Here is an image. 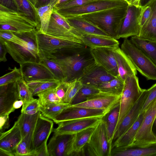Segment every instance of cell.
<instances>
[{
	"label": "cell",
	"mask_w": 156,
	"mask_h": 156,
	"mask_svg": "<svg viewBox=\"0 0 156 156\" xmlns=\"http://www.w3.org/2000/svg\"><path fill=\"white\" fill-rule=\"evenodd\" d=\"M19 99L25 104L34 100L33 96L30 90L27 82L23 78L16 81Z\"/></svg>",
	"instance_id": "obj_43"
},
{
	"label": "cell",
	"mask_w": 156,
	"mask_h": 156,
	"mask_svg": "<svg viewBox=\"0 0 156 156\" xmlns=\"http://www.w3.org/2000/svg\"><path fill=\"white\" fill-rule=\"evenodd\" d=\"M71 0H58V1L54 7L60 6Z\"/></svg>",
	"instance_id": "obj_62"
},
{
	"label": "cell",
	"mask_w": 156,
	"mask_h": 156,
	"mask_svg": "<svg viewBox=\"0 0 156 156\" xmlns=\"http://www.w3.org/2000/svg\"><path fill=\"white\" fill-rule=\"evenodd\" d=\"M96 126L86 129L76 134L73 145L74 153L83 151V148L89 141Z\"/></svg>",
	"instance_id": "obj_35"
},
{
	"label": "cell",
	"mask_w": 156,
	"mask_h": 156,
	"mask_svg": "<svg viewBox=\"0 0 156 156\" xmlns=\"http://www.w3.org/2000/svg\"><path fill=\"white\" fill-rule=\"evenodd\" d=\"M121 95L100 91L89 97L85 101L82 103L70 105L103 110L108 113L120 101Z\"/></svg>",
	"instance_id": "obj_13"
},
{
	"label": "cell",
	"mask_w": 156,
	"mask_h": 156,
	"mask_svg": "<svg viewBox=\"0 0 156 156\" xmlns=\"http://www.w3.org/2000/svg\"><path fill=\"white\" fill-rule=\"evenodd\" d=\"M152 9L151 16L145 23L141 27L139 37L150 41H156V0L149 5Z\"/></svg>",
	"instance_id": "obj_29"
},
{
	"label": "cell",
	"mask_w": 156,
	"mask_h": 156,
	"mask_svg": "<svg viewBox=\"0 0 156 156\" xmlns=\"http://www.w3.org/2000/svg\"><path fill=\"white\" fill-rule=\"evenodd\" d=\"M47 142H45L33 153V156H49Z\"/></svg>",
	"instance_id": "obj_54"
},
{
	"label": "cell",
	"mask_w": 156,
	"mask_h": 156,
	"mask_svg": "<svg viewBox=\"0 0 156 156\" xmlns=\"http://www.w3.org/2000/svg\"><path fill=\"white\" fill-rule=\"evenodd\" d=\"M143 90L140 87L136 75L129 76L126 79L121 95L119 117L114 134L123 119L140 97Z\"/></svg>",
	"instance_id": "obj_5"
},
{
	"label": "cell",
	"mask_w": 156,
	"mask_h": 156,
	"mask_svg": "<svg viewBox=\"0 0 156 156\" xmlns=\"http://www.w3.org/2000/svg\"><path fill=\"white\" fill-rule=\"evenodd\" d=\"M23 104V101L19 100L16 101L14 103L13 106L15 109H18L21 107Z\"/></svg>",
	"instance_id": "obj_57"
},
{
	"label": "cell",
	"mask_w": 156,
	"mask_h": 156,
	"mask_svg": "<svg viewBox=\"0 0 156 156\" xmlns=\"http://www.w3.org/2000/svg\"><path fill=\"white\" fill-rule=\"evenodd\" d=\"M51 1V0H36L35 7L36 9L44 6L48 4Z\"/></svg>",
	"instance_id": "obj_56"
},
{
	"label": "cell",
	"mask_w": 156,
	"mask_h": 156,
	"mask_svg": "<svg viewBox=\"0 0 156 156\" xmlns=\"http://www.w3.org/2000/svg\"><path fill=\"white\" fill-rule=\"evenodd\" d=\"M19 100L16 82L0 86V116L13 112V104Z\"/></svg>",
	"instance_id": "obj_21"
},
{
	"label": "cell",
	"mask_w": 156,
	"mask_h": 156,
	"mask_svg": "<svg viewBox=\"0 0 156 156\" xmlns=\"http://www.w3.org/2000/svg\"><path fill=\"white\" fill-rule=\"evenodd\" d=\"M75 51L70 49H62L57 50L52 54L43 53L60 66L64 74V81L66 82H70L78 79L84 68L94 60L92 56L87 57L82 52L76 53H73Z\"/></svg>",
	"instance_id": "obj_1"
},
{
	"label": "cell",
	"mask_w": 156,
	"mask_h": 156,
	"mask_svg": "<svg viewBox=\"0 0 156 156\" xmlns=\"http://www.w3.org/2000/svg\"><path fill=\"white\" fill-rule=\"evenodd\" d=\"M114 53L116 62L118 76L124 81L129 76L136 75L137 70L127 56L119 47L114 49Z\"/></svg>",
	"instance_id": "obj_25"
},
{
	"label": "cell",
	"mask_w": 156,
	"mask_h": 156,
	"mask_svg": "<svg viewBox=\"0 0 156 156\" xmlns=\"http://www.w3.org/2000/svg\"><path fill=\"white\" fill-rule=\"evenodd\" d=\"M143 113L142 122L131 145L144 146L156 143V137L152 131L153 125L156 117V98Z\"/></svg>",
	"instance_id": "obj_7"
},
{
	"label": "cell",
	"mask_w": 156,
	"mask_h": 156,
	"mask_svg": "<svg viewBox=\"0 0 156 156\" xmlns=\"http://www.w3.org/2000/svg\"><path fill=\"white\" fill-rule=\"evenodd\" d=\"M13 156L14 155L9 152L0 149V156Z\"/></svg>",
	"instance_id": "obj_60"
},
{
	"label": "cell",
	"mask_w": 156,
	"mask_h": 156,
	"mask_svg": "<svg viewBox=\"0 0 156 156\" xmlns=\"http://www.w3.org/2000/svg\"><path fill=\"white\" fill-rule=\"evenodd\" d=\"M23 78V76L20 68L15 67L10 72L0 78V86H2L17 81Z\"/></svg>",
	"instance_id": "obj_45"
},
{
	"label": "cell",
	"mask_w": 156,
	"mask_h": 156,
	"mask_svg": "<svg viewBox=\"0 0 156 156\" xmlns=\"http://www.w3.org/2000/svg\"><path fill=\"white\" fill-rule=\"evenodd\" d=\"M93 0H71L54 8L56 9L69 8L81 6Z\"/></svg>",
	"instance_id": "obj_48"
},
{
	"label": "cell",
	"mask_w": 156,
	"mask_h": 156,
	"mask_svg": "<svg viewBox=\"0 0 156 156\" xmlns=\"http://www.w3.org/2000/svg\"><path fill=\"white\" fill-rule=\"evenodd\" d=\"M22 140L21 132L16 121L9 130L0 132V149L15 156V148Z\"/></svg>",
	"instance_id": "obj_23"
},
{
	"label": "cell",
	"mask_w": 156,
	"mask_h": 156,
	"mask_svg": "<svg viewBox=\"0 0 156 156\" xmlns=\"http://www.w3.org/2000/svg\"><path fill=\"white\" fill-rule=\"evenodd\" d=\"M68 84V83L63 81H61L55 88V92L57 96L63 102Z\"/></svg>",
	"instance_id": "obj_50"
},
{
	"label": "cell",
	"mask_w": 156,
	"mask_h": 156,
	"mask_svg": "<svg viewBox=\"0 0 156 156\" xmlns=\"http://www.w3.org/2000/svg\"><path fill=\"white\" fill-rule=\"evenodd\" d=\"M53 130V122L41 113L34 131L31 156L34 152L47 140Z\"/></svg>",
	"instance_id": "obj_20"
},
{
	"label": "cell",
	"mask_w": 156,
	"mask_h": 156,
	"mask_svg": "<svg viewBox=\"0 0 156 156\" xmlns=\"http://www.w3.org/2000/svg\"><path fill=\"white\" fill-rule=\"evenodd\" d=\"M61 82L58 80L35 81L27 83L34 96L47 90L55 88Z\"/></svg>",
	"instance_id": "obj_38"
},
{
	"label": "cell",
	"mask_w": 156,
	"mask_h": 156,
	"mask_svg": "<svg viewBox=\"0 0 156 156\" xmlns=\"http://www.w3.org/2000/svg\"><path fill=\"white\" fill-rule=\"evenodd\" d=\"M36 37L39 51L45 54H52L62 49H82L85 45L81 42L57 37L37 31Z\"/></svg>",
	"instance_id": "obj_9"
},
{
	"label": "cell",
	"mask_w": 156,
	"mask_h": 156,
	"mask_svg": "<svg viewBox=\"0 0 156 156\" xmlns=\"http://www.w3.org/2000/svg\"><path fill=\"white\" fill-rule=\"evenodd\" d=\"M0 5L14 11H18L16 0H0Z\"/></svg>",
	"instance_id": "obj_52"
},
{
	"label": "cell",
	"mask_w": 156,
	"mask_h": 156,
	"mask_svg": "<svg viewBox=\"0 0 156 156\" xmlns=\"http://www.w3.org/2000/svg\"><path fill=\"white\" fill-rule=\"evenodd\" d=\"M8 52L7 49L4 43L3 39L0 38V62H5L7 61L6 57Z\"/></svg>",
	"instance_id": "obj_55"
},
{
	"label": "cell",
	"mask_w": 156,
	"mask_h": 156,
	"mask_svg": "<svg viewBox=\"0 0 156 156\" xmlns=\"http://www.w3.org/2000/svg\"><path fill=\"white\" fill-rule=\"evenodd\" d=\"M83 85L82 83L78 79L68 83L63 100V102L70 104L72 100Z\"/></svg>",
	"instance_id": "obj_44"
},
{
	"label": "cell",
	"mask_w": 156,
	"mask_h": 156,
	"mask_svg": "<svg viewBox=\"0 0 156 156\" xmlns=\"http://www.w3.org/2000/svg\"><path fill=\"white\" fill-rule=\"evenodd\" d=\"M37 27L26 14L0 5V30L20 33L32 31Z\"/></svg>",
	"instance_id": "obj_3"
},
{
	"label": "cell",
	"mask_w": 156,
	"mask_h": 156,
	"mask_svg": "<svg viewBox=\"0 0 156 156\" xmlns=\"http://www.w3.org/2000/svg\"><path fill=\"white\" fill-rule=\"evenodd\" d=\"M9 114H6L0 116V132H4L10 126Z\"/></svg>",
	"instance_id": "obj_53"
},
{
	"label": "cell",
	"mask_w": 156,
	"mask_h": 156,
	"mask_svg": "<svg viewBox=\"0 0 156 156\" xmlns=\"http://www.w3.org/2000/svg\"><path fill=\"white\" fill-rule=\"evenodd\" d=\"M120 104L119 101L102 118L105 122L108 140L112 147L114 133L119 117Z\"/></svg>",
	"instance_id": "obj_30"
},
{
	"label": "cell",
	"mask_w": 156,
	"mask_h": 156,
	"mask_svg": "<svg viewBox=\"0 0 156 156\" xmlns=\"http://www.w3.org/2000/svg\"><path fill=\"white\" fill-rule=\"evenodd\" d=\"M65 19L73 28L80 33L110 37L103 30L81 16L68 17Z\"/></svg>",
	"instance_id": "obj_26"
},
{
	"label": "cell",
	"mask_w": 156,
	"mask_h": 156,
	"mask_svg": "<svg viewBox=\"0 0 156 156\" xmlns=\"http://www.w3.org/2000/svg\"><path fill=\"white\" fill-rule=\"evenodd\" d=\"M0 38L4 40L11 41L20 45L27 47L30 49L27 46L25 42L23 40L12 31L0 30Z\"/></svg>",
	"instance_id": "obj_46"
},
{
	"label": "cell",
	"mask_w": 156,
	"mask_h": 156,
	"mask_svg": "<svg viewBox=\"0 0 156 156\" xmlns=\"http://www.w3.org/2000/svg\"><path fill=\"white\" fill-rule=\"evenodd\" d=\"M66 103L52 102L40 106V111L44 117L53 120L64 109L70 105Z\"/></svg>",
	"instance_id": "obj_37"
},
{
	"label": "cell",
	"mask_w": 156,
	"mask_h": 156,
	"mask_svg": "<svg viewBox=\"0 0 156 156\" xmlns=\"http://www.w3.org/2000/svg\"><path fill=\"white\" fill-rule=\"evenodd\" d=\"M102 118L88 117L64 121L59 123L57 127L53 129L54 133L76 134L89 127L96 126Z\"/></svg>",
	"instance_id": "obj_18"
},
{
	"label": "cell",
	"mask_w": 156,
	"mask_h": 156,
	"mask_svg": "<svg viewBox=\"0 0 156 156\" xmlns=\"http://www.w3.org/2000/svg\"><path fill=\"white\" fill-rule=\"evenodd\" d=\"M38 97L40 106L48 103H64L57 96L55 88L50 89L37 94Z\"/></svg>",
	"instance_id": "obj_42"
},
{
	"label": "cell",
	"mask_w": 156,
	"mask_h": 156,
	"mask_svg": "<svg viewBox=\"0 0 156 156\" xmlns=\"http://www.w3.org/2000/svg\"><path fill=\"white\" fill-rule=\"evenodd\" d=\"M142 7L129 4L126 15L119 27L117 39L138 36L141 27L140 16Z\"/></svg>",
	"instance_id": "obj_11"
},
{
	"label": "cell",
	"mask_w": 156,
	"mask_h": 156,
	"mask_svg": "<svg viewBox=\"0 0 156 156\" xmlns=\"http://www.w3.org/2000/svg\"><path fill=\"white\" fill-rule=\"evenodd\" d=\"M78 33L82 43L90 48H108L115 49L119 47V41L112 37Z\"/></svg>",
	"instance_id": "obj_27"
},
{
	"label": "cell",
	"mask_w": 156,
	"mask_h": 156,
	"mask_svg": "<svg viewBox=\"0 0 156 156\" xmlns=\"http://www.w3.org/2000/svg\"><path fill=\"white\" fill-rule=\"evenodd\" d=\"M58 0H51L47 5L36 9L39 19L38 32L46 34L54 7Z\"/></svg>",
	"instance_id": "obj_31"
},
{
	"label": "cell",
	"mask_w": 156,
	"mask_h": 156,
	"mask_svg": "<svg viewBox=\"0 0 156 156\" xmlns=\"http://www.w3.org/2000/svg\"><path fill=\"white\" fill-rule=\"evenodd\" d=\"M115 77L94 60L84 68L78 79L83 84L97 87L100 83L109 81Z\"/></svg>",
	"instance_id": "obj_14"
},
{
	"label": "cell",
	"mask_w": 156,
	"mask_h": 156,
	"mask_svg": "<svg viewBox=\"0 0 156 156\" xmlns=\"http://www.w3.org/2000/svg\"><path fill=\"white\" fill-rule=\"evenodd\" d=\"M130 40L156 65V41L147 40L138 36L131 37Z\"/></svg>",
	"instance_id": "obj_32"
},
{
	"label": "cell",
	"mask_w": 156,
	"mask_h": 156,
	"mask_svg": "<svg viewBox=\"0 0 156 156\" xmlns=\"http://www.w3.org/2000/svg\"><path fill=\"white\" fill-rule=\"evenodd\" d=\"M41 113L40 111L32 115H28L24 113H21L17 121L21 132L22 139L28 133L34 131Z\"/></svg>",
	"instance_id": "obj_33"
},
{
	"label": "cell",
	"mask_w": 156,
	"mask_h": 156,
	"mask_svg": "<svg viewBox=\"0 0 156 156\" xmlns=\"http://www.w3.org/2000/svg\"><path fill=\"white\" fill-rule=\"evenodd\" d=\"M76 134L54 133L47 144L49 156L74 155Z\"/></svg>",
	"instance_id": "obj_12"
},
{
	"label": "cell",
	"mask_w": 156,
	"mask_h": 156,
	"mask_svg": "<svg viewBox=\"0 0 156 156\" xmlns=\"http://www.w3.org/2000/svg\"><path fill=\"white\" fill-rule=\"evenodd\" d=\"M128 5L81 16L103 30L110 37L117 40L118 31L126 15Z\"/></svg>",
	"instance_id": "obj_2"
},
{
	"label": "cell",
	"mask_w": 156,
	"mask_h": 156,
	"mask_svg": "<svg viewBox=\"0 0 156 156\" xmlns=\"http://www.w3.org/2000/svg\"><path fill=\"white\" fill-rule=\"evenodd\" d=\"M114 49L108 48H90V52L94 61L115 77H118Z\"/></svg>",
	"instance_id": "obj_17"
},
{
	"label": "cell",
	"mask_w": 156,
	"mask_h": 156,
	"mask_svg": "<svg viewBox=\"0 0 156 156\" xmlns=\"http://www.w3.org/2000/svg\"><path fill=\"white\" fill-rule=\"evenodd\" d=\"M107 113L102 109H91L69 105L52 120L56 124L62 122L88 117L102 118Z\"/></svg>",
	"instance_id": "obj_16"
},
{
	"label": "cell",
	"mask_w": 156,
	"mask_h": 156,
	"mask_svg": "<svg viewBox=\"0 0 156 156\" xmlns=\"http://www.w3.org/2000/svg\"><path fill=\"white\" fill-rule=\"evenodd\" d=\"M152 131L154 136L156 137V117L153 125Z\"/></svg>",
	"instance_id": "obj_63"
},
{
	"label": "cell",
	"mask_w": 156,
	"mask_h": 156,
	"mask_svg": "<svg viewBox=\"0 0 156 156\" xmlns=\"http://www.w3.org/2000/svg\"><path fill=\"white\" fill-rule=\"evenodd\" d=\"M33 133H28L22 139L15 148V156H31Z\"/></svg>",
	"instance_id": "obj_40"
},
{
	"label": "cell",
	"mask_w": 156,
	"mask_h": 156,
	"mask_svg": "<svg viewBox=\"0 0 156 156\" xmlns=\"http://www.w3.org/2000/svg\"><path fill=\"white\" fill-rule=\"evenodd\" d=\"M35 8L36 0H27ZM36 9V8H35Z\"/></svg>",
	"instance_id": "obj_64"
},
{
	"label": "cell",
	"mask_w": 156,
	"mask_h": 156,
	"mask_svg": "<svg viewBox=\"0 0 156 156\" xmlns=\"http://www.w3.org/2000/svg\"><path fill=\"white\" fill-rule=\"evenodd\" d=\"M100 90L96 87L83 84L74 97L70 105H74L85 101L89 97L99 92Z\"/></svg>",
	"instance_id": "obj_41"
},
{
	"label": "cell",
	"mask_w": 156,
	"mask_h": 156,
	"mask_svg": "<svg viewBox=\"0 0 156 156\" xmlns=\"http://www.w3.org/2000/svg\"><path fill=\"white\" fill-rule=\"evenodd\" d=\"M156 156V143L141 146L132 145L124 147H114L111 156Z\"/></svg>",
	"instance_id": "obj_24"
},
{
	"label": "cell",
	"mask_w": 156,
	"mask_h": 156,
	"mask_svg": "<svg viewBox=\"0 0 156 156\" xmlns=\"http://www.w3.org/2000/svg\"><path fill=\"white\" fill-rule=\"evenodd\" d=\"M39 111L40 108H37L27 111L25 113L28 115H32L36 114Z\"/></svg>",
	"instance_id": "obj_61"
},
{
	"label": "cell",
	"mask_w": 156,
	"mask_h": 156,
	"mask_svg": "<svg viewBox=\"0 0 156 156\" xmlns=\"http://www.w3.org/2000/svg\"><path fill=\"white\" fill-rule=\"evenodd\" d=\"M24 80L28 83L35 81L57 80L53 74L44 65L39 62H29L20 65Z\"/></svg>",
	"instance_id": "obj_15"
},
{
	"label": "cell",
	"mask_w": 156,
	"mask_h": 156,
	"mask_svg": "<svg viewBox=\"0 0 156 156\" xmlns=\"http://www.w3.org/2000/svg\"><path fill=\"white\" fill-rule=\"evenodd\" d=\"M3 40L8 53L14 60L20 65L29 62H39L38 56L27 47Z\"/></svg>",
	"instance_id": "obj_22"
},
{
	"label": "cell",
	"mask_w": 156,
	"mask_h": 156,
	"mask_svg": "<svg viewBox=\"0 0 156 156\" xmlns=\"http://www.w3.org/2000/svg\"><path fill=\"white\" fill-rule=\"evenodd\" d=\"M151 11V8L149 5L144 7H142L140 19L141 27L150 18Z\"/></svg>",
	"instance_id": "obj_49"
},
{
	"label": "cell",
	"mask_w": 156,
	"mask_h": 156,
	"mask_svg": "<svg viewBox=\"0 0 156 156\" xmlns=\"http://www.w3.org/2000/svg\"><path fill=\"white\" fill-rule=\"evenodd\" d=\"M40 104L38 99H35L32 101L23 104L21 111V113H25L31 110L40 108Z\"/></svg>",
	"instance_id": "obj_51"
},
{
	"label": "cell",
	"mask_w": 156,
	"mask_h": 156,
	"mask_svg": "<svg viewBox=\"0 0 156 156\" xmlns=\"http://www.w3.org/2000/svg\"><path fill=\"white\" fill-rule=\"evenodd\" d=\"M147 96L141 110L140 114L143 113L151 103L156 98V83L147 90Z\"/></svg>",
	"instance_id": "obj_47"
},
{
	"label": "cell",
	"mask_w": 156,
	"mask_h": 156,
	"mask_svg": "<svg viewBox=\"0 0 156 156\" xmlns=\"http://www.w3.org/2000/svg\"><path fill=\"white\" fill-rule=\"evenodd\" d=\"M147 96V90L144 89L140 97L123 119L118 129L115 132L112 144L120 138L136 120L140 114Z\"/></svg>",
	"instance_id": "obj_19"
},
{
	"label": "cell",
	"mask_w": 156,
	"mask_h": 156,
	"mask_svg": "<svg viewBox=\"0 0 156 156\" xmlns=\"http://www.w3.org/2000/svg\"><path fill=\"white\" fill-rule=\"evenodd\" d=\"M121 49L130 59L135 69L147 80H156V65L127 38Z\"/></svg>",
	"instance_id": "obj_4"
},
{
	"label": "cell",
	"mask_w": 156,
	"mask_h": 156,
	"mask_svg": "<svg viewBox=\"0 0 156 156\" xmlns=\"http://www.w3.org/2000/svg\"><path fill=\"white\" fill-rule=\"evenodd\" d=\"M128 5L129 4L125 0H94L80 6L66 9H55L59 14L66 18Z\"/></svg>",
	"instance_id": "obj_6"
},
{
	"label": "cell",
	"mask_w": 156,
	"mask_h": 156,
	"mask_svg": "<svg viewBox=\"0 0 156 156\" xmlns=\"http://www.w3.org/2000/svg\"><path fill=\"white\" fill-rule=\"evenodd\" d=\"M72 29L65 18L54 8L46 34L63 39L82 43L80 36L73 32Z\"/></svg>",
	"instance_id": "obj_10"
},
{
	"label": "cell",
	"mask_w": 156,
	"mask_h": 156,
	"mask_svg": "<svg viewBox=\"0 0 156 156\" xmlns=\"http://www.w3.org/2000/svg\"><path fill=\"white\" fill-rule=\"evenodd\" d=\"M124 85V81L119 77H115L109 81L99 84L97 88L100 91L113 94L121 95Z\"/></svg>",
	"instance_id": "obj_36"
},
{
	"label": "cell",
	"mask_w": 156,
	"mask_h": 156,
	"mask_svg": "<svg viewBox=\"0 0 156 156\" xmlns=\"http://www.w3.org/2000/svg\"><path fill=\"white\" fill-rule=\"evenodd\" d=\"M18 12L24 13L27 16L37 24L36 30L39 29V19L37 9L27 0H16Z\"/></svg>",
	"instance_id": "obj_39"
},
{
	"label": "cell",
	"mask_w": 156,
	"mask_h": 156,
	"mask_svg": "<svg viewBox=\"0 0 156 156\" xmlns=\"http://www.w3.org/2000/svg\"><path fill=\"white\" fill-rule=\"evenodd\" d=\"M87 145L88 155L111 156L112 147L108 142L105 122L102 118L96 126Z\"/></svg>",
	"instance_id": "obj_8"
},
{
	"label": "cell",
	"mask_w": 156,
	"mask_h": 156,
	"mask_svg": "<svg viewBox=\"0 0 156 156\" xmlns=\"http://www.w3.org/2000/svg\"><path fill=\"white\" fill-rule=\"evenodd\" d=\"M144 113L140 114L136 120L127 131L112 144L114 147H124L132 145L142 122Z\"/></svg>",
	"instance_id": "obj_28"
},
{
	"label": "cell",
	"mask_w": 156,
	"mask_h": 156,
	"mask_svg": "<svg viewBox=\"0 0 156 156\" xmlns=\"http://www.w3.org/2000/svg\"><path fill=\"white\" fill-rule=\"evenodd\" d=\"M39 62L45 65L51 72L55 80L64 81L65 76L64 72L58 64L56 61L39 51Z\"/></svg>",
	"instance_id": "obj_34"
},
{
	"label": "cell",
	"mask_w": 156,
	"mask_h": 156,
	"mask_svg": "<svg viewBox=\"0 0 156 156\" xmlns=\"http://www.w3.org/2000/svg\"><path fill=\"white\" fill-rule=\"evenodd\" d=\"M129 4L132 5L136 6H140V0H125Z\"/></svg>",
	"instance_id": "obj_58"
},
{
	"label": "cell",
	"mask_w": 156,
	"mask_h": 156,
	"mask_svg": "<svg viewBox=\"0 0 156 156\" xmlns=\"http://www.w3.org/2000/svg\"><path fill=\"white\" fill-rule=\"evenodd\" d=\"M153 0H140V6L144 7L149 5Z\"/></svg>",
	"instance_id": "obj_59"
}]
</instances>
